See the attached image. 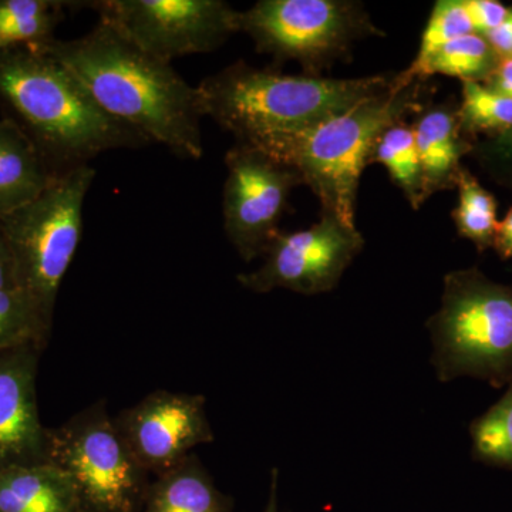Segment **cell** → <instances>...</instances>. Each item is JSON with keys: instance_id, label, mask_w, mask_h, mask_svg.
Masks as SVG:
<instances>
[{"instance_id": "cell-23", "label": "cell", "mask_w": 512, "mask_h": 512, "mask_svg": "<svg viewBox=\"0 0 512 512\" xmlns=\"http://www.w3.org/2000/svg\"><path fill=\"white\" fill-rule=\"evenodd\" d=\"M471 33H474V29L464 0H439L434 3L429 22L421 35L419 53L406 70L396 74L397 79L406 86L417 82L424 64L429 62L437 50L458 37Z\"/></svg>"}, {"instance_id": "cell-22", "label": "cell", "mask_w": 512, "mask_h": 512, "mask_svg": "<svg viewBox=\"0 0 512 512\" xmlns=\"http://www.w3.org/2000/svg\"><path fill=\"white\" fill-rule=\"evenodd\" d=\"M53 319L22 289L0 291V349L45 345Z\"/></svg>"}, {"instance_id": "cell-19", "label": "cell", "mask_w": 512, "mask_h": 512, "mask_svg": "<svg viewBox=\"0 0 512 512\" xmlns=\"http://www.w3.org/2000/svg\"><path fill=\"white\" fill-rule=\"evenodd\" d=\"M379 163L406 195L414 210L424 204L421 167L412 126L397 123L386 128L377 138L369 164Z\"/></svg>"}, {"instance_id": "cell-7", "label": "cell", "mask_w": 512, "mask_h": 512, "mask_svg": "<svg viewBox=\"0 0 512 512\" xmlns=\"http://www.w3.org/2000/svg\"><path fill=\"white\" fill-rule=\"evenodd\" d=\"M49 463L70 477L87 512L143 508L150 474L134 456L104 400L50 430Z\"/></svg>"}, {"instance_id": "cell-30", "label": "cell", "mask_w": 512, "mask_h": 512, "mask_svg": "<svg viewBox=\"0 0 512 512\" xmlns=\"http://www.w3.org/2000/svg\"><path fill=\"white\" fill-rule=\"evenodd\" d=\"M488 157L512 170V130L494 137L488 146Z\"/></svg>"}, {"instance_id": "cell-25", "label": "cell", "mask_w": 512, "mask_h": 512, "mask_svg": "<svg viewBox=\"0 0 512 512\" xmlns=\"http://www.w3.org/2000/svg\"><path fill=\"white\" fill-rule=\"evenodd\" d=\"M461 130L495 131L503 134L512 130V99L495 93L477 82L463 83V101L457 113Z\"/></svg>"}, {"instance_id": "cell-31", "label": "cell", "mask_w": 512, "mask_h": 512, "mask_svg": "<svg viewBox=\"0 0 512 512\" xmlns=\"http://www.w3.org/2000/svg\"><path fill=\"white\" fill-rule=\"evenodd\" d=\"M494 247L497 248L501 258H512V208L505 215L504 220L498 224Z\"/></svg>"}, {"instance_id": "cell-18", "label": "cell", "mask_w": 512, "mask_h": 512, "mask_svg": "<svg viewBox=\"0 0 512 512\" xmlns=\"http://www.w3.org/2000/svg\"><path fill=\"white\" fill-rule=\"evenodd\" d=\"M63 0H0V50L37 46L55 39L66 9Z\"/></svg>"}, {"instance_id": "cell-29", "label": "cell", "mask_w": 512, "mask_h": 512, "mask_svg": "<svg viewBox=\"0 0 512 512\" xmlns=\"http://www.w3.org/2000/svg\"><path fill=\"white\" fill-rule=\"evenodd\" d=\"M495 93L512 99V57L500 59L494 73L488 79V86Z\"/></svg>"}, {"instance_id": "cell-24", "label": "cell", "mask_w": 512, "mask_h": 512, "mask_svg": "<svg viewBox=\"0 0 512 512\" xmlns=\"http://www.w3.org/2000/svg\"><path fill=\"white\" fill-rule=\"evenodd\" d=\"M471 439L478 460L512 468V383L504 396L474 421Z\"/></svg>"}, {"instance_id": "cell-26", "label": "cell", "mask_w": 512, "mask_h": 512, "mask_svg": "<svg viewBox=\"0 0 512 512\" xmlns=\"http://www.w3.org/2000/svg\"><path fill=\"white\" fill-rule=\"evenodd\" d=\"M474 33L485 36L497 29L507 18L508 9L497 0H464Z\"/></svg>"}, {"instance_id": "cell-21", "label": "cell", "mask_w": 512, "mask_h": 512, "mask_svg": "<svg viewBox=\"0 0 512 512\" xmlns=\"http://www.w3.org/2000/svg\"><path fill=\"white\" fill-rule=\"evenodd\" d=\"M456 185L458 205L453 218L458 234L470 239L478 249L493 247L500 224L494 195L464 168L458 173Z\"/></svg>"}, {"instance_id": "cell-16", "label": "cell", "mask_w": 512, "mask_h": 512, "mask_svg": "<svg viewBox=\"0 0 512 512\" xmlns=\"http://www.w3.org/2000/svg\"><path fill=\"white\" fill-rule=\"evenodd\" d=\"M56 174L15 120H0V218L35 200Z\"/></svg>"}, {"instance_id": "cell-27", "label": "cell", "mask_w": 512, "mask_h": 512, "mask_svg": "<svg viewBox=\"0 0 512 512\" xmlns=\"http://www.w3.org/2000/svg\"><path fill=\"white\" fill-rule=\"evenodd\" d=\"M484 37L493 47L495 55L500 59H510L512 57V9L508 10L504 22Z\"/></svg>"}, {"instance_id": "cell-9", "label": "cell", "mask_w": 512, "mask_h": 512, "mask_svg": "<svg viewBox=\"0 0 512 512\" xmlns=\"http://www.w3.org/2000/svg\"><path fill=\"white\" fill-rule=\"evenodd\" d=\"M86 5L134 45L165 63L214 52L241 32V12L222 0H101Z\"/></svg>"}, {"instance_id": "cell-3", "label": "cell", "mask_w": 512, "mask_h": 512, "mask_svg": "<svg viewBox=\"0 0 512 512\" xmlns=\"http://www.w3.org/2000/svg\"><path fill=\"white\" fill-rule=\"evenodd\" d=\"M421 83H400L394 76L389 89L345 113L299 130L279 131L254 138L258 147L292 168L320 202V214L356 227V198L360 175L369 165L377 138L386 128L421 113Z\"/></svg>"}, {"instance_id": "cell-2", "label": "cell", "mask_w": 512, "mask_h": 512, "mask_svg": "<svg viewBox=\"0 0 512 512\" xmlns=\"http://www.w3.org/2000/svg\"><path fill=\"white\" fill-rule=\"evenodd\" d=\"M0 100L56 175L90 165L100 154L150 144L97 106L66 67L35 46L0 50Z\"/></svg>"}, {"instance_id": "cell-10", "label": "cell", "mask_w": 512, "mask_h": 512, "mask_svg": "<svg viewBox=\"0 0 512 512\" xmlns=\"http://www.w3.org/2000/svg\"><path fill=\"white\" fill-rule=\"evenodd\" d=\"M225 235L245 262L264 256L278 237L279 221L293 188L302 185L292 168L258 147L237 143L225 156Z\"/></svg>"}, {"instance_id": "cell-15", "label": "cell", "mask_w": 512, "mask_h": 512, "mask_svg": "<svg viewBox=\"0 0 512 512\" xmlns=\"http://www.w3.org/2000/svg\"><path fill=\"white\" fill-rule=\"evenodd\" d=\"M0 512H87L76 485L50 463L0 468Z\"/></svg>"}, {"instance_id": "cell-14", "label": "cell", "mask_w": 512, "mask_h": 512, "mask_svg": "<svg viewBox=\"0 0 512 512\" xmlns=\"http://www.w3.org/2000/svg\"><path fill=\"white\" fill-rule=\"evenodd\" d=\"M412 127L419 153L423 200L426 202L436 192L456 185L461 170L460 160L467 153L468 144L461 138L456 111L448 107L421 111Z\"/></svg>"}, {"instance_id": "cell-13", "label": "cell", "mask_w": 512, "mask_h": 512, "mask_svg": "<svg viewBox=\"0 0 512 512\" xmlns=\"http://www.w3.org/2000/svg\"><path fill=\"white\" fill-rule=\"evenodd\" d=\"M43 349H0V468L49 463L50 430L40 421L36 393Z\"/></svg>"}, {"instance_id": "cell-28", "label": "cell", "mask_w": 512, "mask_h": 512, "mask_svg": "<svg viewBox=\"0 0 512 512\" xmlns=\"http://www.w3.org/2000/svg\"><path fill=\"white\" fill-rule=\"evenodd\" d=\"M6 289L19 288L16 284L15 262L0 228V291H6Z\"/></svg>"}, {"instance_id": "cell-8", "label": "cell", "mask_w": 512, "mask_h": 512, "mask_svg": "<svg viewBox=\"0 0 512 512\" xmlns=\"http://www.w3.org/2000/svg\"><path fill=\"white\" fill-rule=\"evenodd\" d=\"M239 30L276 62L296 60L305 74L320 72L357 39L380 35L360 3L346 0H261L241 12Z\"/></svg>"}, {"instance_id": "cell-20", "label": "cell", "mask_w": 512, "mask_h": 512, "mask_svg": "<svg viewBox=\"0 0 512 512\" xmlns=\"http://www.w3.org/2000/svg\"><path fill=\"white\" fill-rule=\"evenodd\" d=\"M498 62L500 57L495 55L487 39L477 33H471L458 37L437 50L429 62L424 64L417 82L423 83L434 74H444L457 77L463 80V83H480L481 80L490 79Z\"/></svg>"}, {"instance_id": "cell-32", "label": "cell", "mask_w": 512, "mask_h": 512, "mask_svg": "<svg viewBox=\"0 0 512 512\" xmlns=\"http://www.w3.org/2000/svg\"><path fill=\"white\" fill-rule=\"evenodd\" d=\"M276 491H278V471L274 470L272 471L271 494H269L268 505L264 512H279Z\"/></svg>"}, {"instance_id": "cell-6", "label": "cell", "mask_w": 512, "mask_h": 512, "mask_svg": "<svg viewBox=\"0 0 512 512\" xmlns=\"http://www.w3.org/2000/svg\"><path fill=\"white\" fill-rule=\"evenodd\" d=\"M94 177L90 165L56 175L35 200L0 218L18 288L52 319L60 285L82 241L84 201Z\"/></svg>"}, {"instance_id": "cell-11", "label": "cell", "mask_w": 512, "mask_h": 512, "mask_svg": "<svg viewBox=\"0 0 512 512\" xmlns=\"http://www.w3.org/2000/svg\"><path fill=\"white\" fill-rule=\"evenodd\" d=\"M365 247L356 227L329 214L301 231L279 232L264 255V264L238 276L248 291L268 293L288 289L301 295H319L336 288Z\"/></svg>"}, {"instance_id": "cell-12", "label": "cell", "mask_w": 512, "mask_h": 512, "mask_svg": "<svg viewBox=\"0 0 512 512\" xmlns=\"http://www.w3.org/2000/svg\"><path fill=\"white\" fill-rule=\"evenodd\" d=\"M201 394L156 390L116 417L128 446L148 474L167 473L214 433Z\"/></svg>"}, {"instance_id": "cell-1", "label": "cell", "mask_w": 512, "mask_h": 512, "mask_svg": "<svg viewBox=\"0 0 512 512\" xmlns=\"http://www.w3.org/2000/svg\"><path fill=\"white\" fill-rule=\"evenodd\" d=\"M35 47L66 67L101 110L150 143L190 160L204 156L197 87L109 23L99 19L77 39Z\"/></svg>"}, {"instance_id": "cell-4", "label": "cell", "mask_w": 512, "mask_h": 512, "mask_svg": "<svg viewBox=\"0 0 512 512\" xmlns=\"http://www.w3.org/2000/svg\"><path fill=\"white\" fill-rule=\"evenodd\" d=\"M394 76L326 79L255 69L245 62L225 67L197 87L202 117H210L238 143L279 131L299 130L345 113L389 89Z\"/></svg>"}, {"instance_id": "cell-5", "label": "cell", "mask_w": 512, "mask_h": 512, "mask_svg": "<svg viewBox=\"0 0 512 512\" xmlns=\"http://www.w3.org/2000/svg\"><path fill=\"white\" fill-rule=\"evenodd\" d=\"M427 328L441 382L473 377L501 386L512 379V285L477 269L450 272Z\"/></svg>"}, {"instance_id": "cell-17", "label": "cell", "mask_w": 512, "mask_h": 512, "mask_svg": "<svg viewBox=\"0 0 512 512\" xmlns=\"http://www.w3.org/2000/svg\"><path fill=\"white\" fill-rule=\"evenodd\" d=\"M157 477L143 512H232L231 498L218 490L195 454Z\"/></svg>"}]
</instances>
